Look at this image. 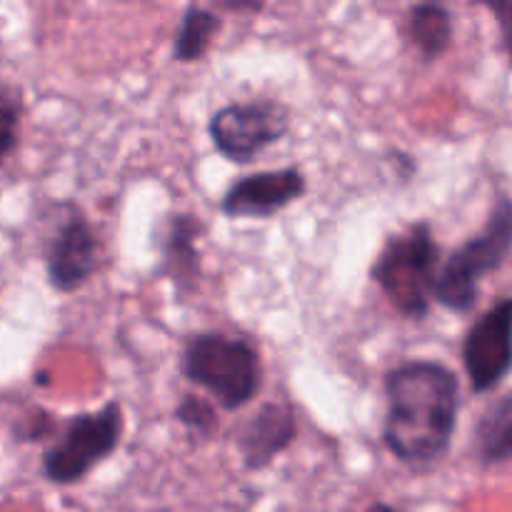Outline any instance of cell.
Masks as SVG:
<instances>
[{"mask_svg":"<svg viewBox=\"0 0 512 512\" xmlns=\"http://www.w3.org/2000/svg\"><path fill=\"white\" fill-rule=\"evenodd\" d=\"M383 443L400 463L430 468L450 453L460 418V378L440 360H408L385 375Z\"/></svg>","mask_w":512,"mask_h":512,"instance_id":"obj_1","label":"cell"},{"mask_svg":"<svg viewBox=\"0 0 512 512\" xmlns=\"http://www.w3.org/2000/svg\"><path fill=\"white\" fill-rule=\"evenodd\" d=\"M223 8H228V10H250V13H260V10H263V5L260 3H225Z\"/></svg>","mask_w":512,"mask_h":512,"instance_id":"obj_18","label":"cell"},{"mask_svg":"<svg viewBox=\"0 0 512 512\" xmlns=\"http://www.w3.org/2000/svg\"><path fill=\"white\" fill-rule=\"evenodd\" d=\"M23 123V95L18 88H0V165L15 153Z\"/></svg>","mask_w":512,"mask_h":512,"instance_id":"obj_15","label":"cell"},{"mask_svg":"<svg viewBox=\"0 0 512 512\" xmlns=\"http://www.w3.org/2000/svg\"><path fill=\"white\" fill-rule=\"evenodd\" d=\"M305 193L308 180L300 168L263 170L235 180L220 198V213L233 220H265L298 203Z\"/></svg>","mask_w":512,"mask_h":512,"instance_id":"obj_9","label":"cell"},{"mask_svg":"<svg viewBox=\"0 0 512 512\" xmlns=\"http://www.w3.org/2000/svg\"><path fill=\"white\" fill-rule=\"evenodd\" d=\"M298 438V423L288 405L263 403L245 420L235 438L245 470H265L290 448Z\"/></svg>","mask_w":512,"mask_h":512,"instance_id":"obj_10","label":"cell"},{"mask_svg":"<svg viewBox=\"0 0 512 512\" xmlns=\"http://www.w3.org/2000/svg\"><path fill=\"white\" fill-rule=\"evenodd\" d=\"M363 512H400V510L395 508V505L383 503V500H378V503H370L368 508H365Z\"/></svg>","mask_w":512,"mask_h":512,"instance_id":"obj_19","label":"cell"},{"mask_svg":"<svg viewBox=\"0 0 512 512\" xmlns=\"http://www.w3.org/2000/svg\"><path fill=\"white\" fill-rule=\"evenodd\" d=\"M125 433V413L118 400H108L103 408L68 418L60 438L43 453L40 473L48 483L75 485L93 468L118 450Z\"/></svg>","mask_w":512,"mask_h":512,"instance_id":"obj_5","label":"cell"},{"mask_svg":"<svg viewBox=\"0 0 512 512\" xmlns=\"http://www.w3.org/2000/svg\"><path fill=\"white\" fill-rule=\"evenodd\" d=\"M175 420L190 433L210 435L218 425V413H215V405L210 400L200 398V395H185L175 408Z\"/></svg>","mask_w":512,"mask_h":512,"instance_id":"obj_16","label":"cell"},{"mask_svg":"<svg viewBox=\"0 0 512 512\" xmlns=\"http://www.w3.org/2000/svg\"><path fill=\"white\" fill-rule=\"evenodd\" d=\"M180 373L225 410L253 403L263 385V365L255 345L218 330L198 333L185 343Z\"/></svg>","mask_w":512,"mask_h":512,"instance_id":"obj_4","label":"cell"},{"mask_svg":"<svg viewBox=\"0 0 512 512\" xmlns=\"http://www.w3.org/2000/svg\"><path fill=\"white\" fill-rule=\"evenodd\" d=\"M45 275L55 293L70 295L83 288L98 270L100 245L93 225L75 210L45 243Z\"/></svg>","mask_w":512,"mask_h":512,"instance_id":"obj_8","label":"cell"},{"mask_svg":"<svg viewBox=\"0 0 512 512\" xmlns=\"http://www.w3.org/2000/svg\"><path fill=\"white\" fill-rule=\"evenodd\" d=\"M290 130V113L280 100L253 98L228 103L210 115L208 135L228 163L245 165L278 145Z\"/></svg>","mask_w":512,"mask_h":512,"instance_id":"obj_6","label":"cell"},{"mask_svg":"<svg viewBox=\"0 0 512 512\" xmlns=\"http://www.w3.org/2000/svg\"><path fill=\"white\" fill-rule=\"evenodd\" d=\"M470 393L488 395L512 375V295L490 305L468 328L460 348Z\"/></svg>","mask_w":512,"mask_h":512,"instance_id":"obj_7","label":"cell"},{"mask_svg":"<svg viewBox=\"0 0 512 512\" xmlns=\"http://www.w3.org/2000/svg\"><path fill=\"white\" fill-rule=\"evenodd\" d=\"M223 28V18L203 5H188L180 15L178 30L173 38V58L178 63H195L213 45V38Z\"/></svg>","mask_w":512,"mask_h":512,"instance_id":"obj_14","label":"cell"},{"mask_svg":"<svg viewBox=\"0 0 512 512\" xmlns=\"http://www.w3.org/2000/svg\"><path fill=\"white\" fill-rule=\"evenodd\" d=\"M488 10L493 13L495 23H498L500 35V48L508 55V63L512 68V0H490Z\"/></svg>","mask_w":512,"mask_h":512,"instance_id":"obj_17","label":"cell"},{"mask_svg":"<svg viewBox=\"0 0 512 512\" xmlns=\"http://www.w3.org/2000/svg\"><path fill=\"white\" fill-rule=\"evenodd\" d=\"M440 270V245L428 220L408 225L385 240L370 268V278L400 315L425 320L433 308L435 278Z\"/></svg>","mask_w":512,"mask_h":512,"instance_id":"obj_2","label":"cell"},{"mask_svg":"<svg viewBox=\"0 0 512 512\" xmlns=\"http://www.w3.org/2000/svg\"><path fill=\"white\" fill-rule=\"evenodd\" d=\"M408 33L425 63L443 58L453 45L455 23L450 8L440 3H418L408 10Z\"/></svg>","mask_w":512,"mask_h":512,"instance_id":"obj_13","label":"cell"},{"mask_svg":"<svg viewBox=\"0 0 512 512\" xmlns=\"http://www.w3.org/2000/svg\"><path fill=\"white\" fill-rule=\"evenodd\" d=\"M512 253V198L500 195L483 228L440 263L433 300L455 315H468L480 300V283L498 273Z\"/></svg>","mask_w":512,"mask_h":512,"instance_id":"obj_3","label":"cell"},{"mask_svg":"<svg viewBox=\"0 0 512 512\" xmlns=\"http://www.w3.org/2000/svg\"><path fill=\"white\" fill-rule=\"evenodd\" d=\"M473 448L483 468L512 463V393L500 395L483 410L473 430Z\"/></svg>","mask_w":512,"mask_h":512,"instance_id":"obj_12","label":"cell"},{"mask_svg":"<svg viewBox=\"0 0 512 512\" xmlns=\"http://www.w3.org/2000/svg\"><path fill=\"white\" fill-rule=\"evenodd\" d=\"M200 233H203V225L195 215L188 213L170 215L160 233V273L168 275L178 295L190 293L200 278V265H203L198 248Z\"/></svg>","mask_w":512,"mask_h":512,"instance_id":"obj_11","label":"cell"}]
</instances>
